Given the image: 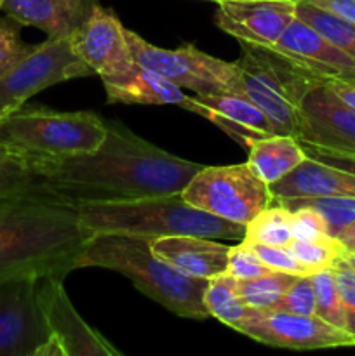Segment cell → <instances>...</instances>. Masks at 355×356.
I'll return each mask as SVG.
<instances>
[{"label": "cell", "mask_w": 355, "mask_h": 356, "mask_svg": "<svg viewBox=\"0 0 355 356\" xmlns=\"http://www.w3.org/2000/svg\"><path fill=\"white\" fill-rule=\"evenodd\" d=\"M202 167L164 152L122 122L110 120L97 149L38 174L35 195L72 207L167 197L181 193Z\"/></svg>", "instance_id": "6da1fadb"}, {"label": "cell", "mask_w": 355, "mask_h": 356, "mask_svg": "<svg viewBox=\"0 0 355 356\" xmlns=\"http://www.w3.org/2000/svg\"><path fill=\"white\" fill-rule=\"evenodd\" d=\"M93 233L79 211L38 195L0 200V278L56 275L77 270V259Z\"/></svg>", "instance_id": "7a4b0ae2"}, {"label": "cell", "mask_w": 355, "mask_h": 356, "mask_svg": "<svg viewBox=\"0 0 355 356\" xmlns=\"http://www.w3.org/2000/svg\"><path fill=\"white\" fill-rule=\"evenodd\" d=\"M153 236L94 233L77 259L79 268H104L124 275L139 292L181 318L205 320L207 280L183 275L152 252Z\"/></svg>", "instance_id": "3957f363"}, {"label": "cell", "mask_w": 355, "mask_h": 356, "mask_svg": "<svg viewBox=\"0 0 355 356\" xmlns=\"http://www.w3.org/2000/svg\"><path fill=\"white\" fill-rule=\"evenodd\" d=\"M104 136L106 120L94 111L21 106L0 115V155L37 176L66 159L94 152Z\"/></svg>", "instance_id": "277c9868"}, {"label": "cell", "mask_w": 355, "mask_h": 356, "mask_svg": "<svg viewBox=\"0 0 355 356\" xmlns=\"http://www.w3.org/2000/svg\"><path fill=\"white\" fill-rule=\"evenodd\" d=\"M87 232L171 236L194 235L214 240H242L246 226L216 218L194 207L181 193L115 204H86L77 207Z\"/></svg>", "instance_id": "5b68a950"}, {"label": "cell", "mask_w": 355, "mask_h": 356, "mask_svg": "<svg viewBox=\"0 0 355 356\" xmlns=\"http://www.w3.org/2000/svg\"><path fill=\"white\" fill-rule=\"evenodd\" d=\"M237 66L242 94L268 117L275 134L298 139L301 132L299 101L317 83H326L271 45L239 42Z\"/></svg>", "instance_id": "8992f818"}, {"label": "cell", "mask_w": 355, "mask_h": 356, "mask_svg": "<svg viewBox=\"0 0 355 356\" xmlns=\"http://www.w3.org/2000/svg\"><path fill=\"white\" fill-rule=\"evenodd\" d=\"M194 207L216 218L246 226L270 207V184L256 176L247 162L233 165L202 167L181 191Z\"/></svg>", "instance_id": "52a82bcc"}, {"label": "cell", "mask_w": 355, "mask_h": 356, "mask_svg": "<svg viewBox=\"0 0 355 356\" xmlns=\"http://www.w3.org/2000/svg\"><path fill=\"white\" fill-rule=\"evenodd\" d=\"M129 47L141 68L155 72L181 89L200 94H242V82L237 63L223 61L205 54L194 44L178 49H164L146 42L141 35L125 30Z\"/></svg>", "instance_id": "ba28073f"}, {"label": "cell", "mask_w": 355, "mask_h": 356, "mask_svg": "<svg viewBox=\"0 0 355 356\" xmlns=\"http://www.w3.org/2000/svg\"><path fill=\"white\" fill-rule=\"evenodd\" d=\"M89 75H94L93 70L77 54L72 37H47L0 75V115L19 110L47 87Z\"/></svg>", "instance_id": "9c48e42d"}, {"label": "cell", "mask_w": 355, "mask_h": 356, "mask_svg": "<svg viewBox=\"0 0 355 356\" xmlns=\"http://www.w3.org/2000/svg\"><path fill=\"white\" fill-rule=\"evenodd\" d=\"M38 278H0V356H45L51 334L38 302Z\"/></svg>", "instance_id": "30bf717a"}, {"label": "cell", "mask_w": 355, "mask_h": 356, "mask_svg": "<svg viewBox=\"0 0 355 356\" xmlns=\"http://www.w3.org/2000/svg\"><path fill=\"white\" fill-rule=\"evenodd\" d=\"M233 330L261 344L285 350H324L355 346L347 330L324 322L317 315H294L281 309L247 308Z\"/></svg>", "instance_id": "8fae6325"}, {"label": "cell", "mask_w": 355, "mask_h": 356, "mask_svg": "<svg viewBox=\"0 0 355 356\" xmlns=\"http://www.w3.org/2000/svg\"><path fill=\"white\" fill-rule=\"evenodd\" d=\"M65 278L44 275L38 278V302L51 334L45 356H120L106 337L94 330L70 301Z\"/></svg>", "instance_id": "7c38bea8"}, {"label": "cell", "mask_w": 355, "mask_h": 356, "mask_svg": "<svg viewBox=\"0 0 355 356\" xmlns=\"http://www.w3.org/2000/svg\"><path fill=\"white\" fill-rule=\"evenodd\" d=\"M125 30L113 10L96 6L89 19L72 37L77 54L103 83L125 82L139 68Z\"/></svg>", "instance_id": "4fadbf2b"}, {"label": "cell", "mask_w": 355, "mask_h": 356, "mask_svg": "<svg viewBox=\"0 0 355 356\" xmlns=\"http://www.w3.org/2000/svg\"><path fill=\"white\" fill-rule=\"evenodd\" d=\"M301 132L298 141L355 153V110L327 83L313 86L299 101Z\"/></svg>", "instance_id": "5bb4252c"}, {"label": "cell", "mask_w": 355, "mask_h": 356, "mask_svg": "<svg viewBox=\"0 0 355 356\" xmlns=\"http://www.w3.org/2000/svg\"><path fill=\"white\" fill-rule=\"evenodd\" d=\"M296 17L294 0H235L219 2L214 19L218 28L237 42L275 45Z\"/></svg>", "instance_id": "9a60e30c"}, {"label": "cell", "mask_w": 355, "mask_h": 356, "mask_svg": "<svg viewBox=\"0 0 355 356\" xmlns=\"http://www.w3.org/2000/svg\"><path fill=\"white\" fill-rule=\"evenodd\" d=\"M271 47L312 72L326 83L336 80L355 83V59L345 54L324 35L298 17L292 19L287 30Z\"/></svg>", "instance_id": "2e32d148"}, {"label": "cell", "mask_w": 355, "mask_h": 356, "mask_svg": "<svg viewBox=\"0 0 355 356\" xmlns=\"http://www.w3.org/2000/svg\"><path fill=\"white\" fill-rule=\"evenodd\" d=\"M103 86L106 101L110 104H146V106L174 104L195 115H200L214 125L219 124L218 115L211 108L202 104L197 97H188L187 94L181 92V87H178L176 83L141 66L125 82L103 83Z\"/></svg>", "instance_id": "e0dca14e"}, {"label": "cell", "mask_w": 355, "mask_h": 356, "mask_svg": "<svg viewBox=\"0 0 355 356\" xmlns=\"http://www.w3.org/2000/svg\"><path fill=\"white\" fill-rule=\"evenodd\" d=\"M100 0H7L3 13L49 38L73 37L89 19Z\"/></svg>", "instance_id": "ac0fdd59"}, {"label": "cell", "mask_w": 355, "mask_h": 356, "mask_svg": "<svg viewBox=\"0 0 355 356\" xmlns=\"http://www.w3.org/2000/svg\"><path fill=\"white\" fill-rule=\"evenodd\" d=\"M152 252L183 275L209 280L226 271L230 245L204 236L171 235L153 238Z\"/></svg>", "instance_id": "d6986e66"}, {"label": "cell", "mask_w": 355, "mask_h": 356, "mask_svg": "<svg viewBox=\"0 0 355 356\" xmlns=\"http://www.w3.org/2000/svg\"><path fill=\"white\" fill-rule=\"evenodd\" d=\"M274 198L352 197L355 198V174L326 165L306 156L294 170L270 184Z\"/></svg>", "instance_id": "ffe728a7"}, {"label": "cell", "mask_w": 355, "mask_h": 356, "mask_svg": "<svg viewBox=\"0 0 355 356\" xmlns=\"http://www.w3.org/2000/svg\"><path fill=\"white\" fill-rule=\"evenodd\" d=\"M219 117L218 127L246 148L247 139L275 134L267 115L244 94L219 92L195 96Z\"/></svg>", "instance_id": "44dd1931"}, {"label": "cell", "mask_w": 355, "mask_h": 356, "mask_svg": "<svg viewBox=\"0 0 355 356\" xmlns=\"http://www.w3.org/2000/svg\"><path fill=\"white\" fill-rule=\"evenodd\" d=\"M246 149L249 152L247 163L267 184L281 181L306 159L298 139L287 134L251 138L247 139Z\"/></svg>", "instance_id": "7402d4cb"}, {"label": "cell", "mask_w": 355, "mask_h": 356, "mask_svg": "<svg viewBox=\"0 0 355 356\" xmlns=\"http://www.w3.org/2000/svg\"><path fill=\"white\" fill-rule=\"evenodd\" d=\"M239 280L230 273H219L209 278L204 292V305L209 316L235 329L240 320L246 316L247 306L239 296Z\"/></svg>", "instance_id": "603a6c76"}, {"label": "cell", "mask_w": 355, "mask_h": 356, "mask_svg": "<svg viewBox=\"0 0 355 356\" xmlns=\"http://www.w3.org/2000/svg\"><path fill=\"white\" fill-rule=\"evenodd\" d=\"M274 205L296 211L299 207H312L319 212L327 225V232L338 238L345 229L355 222V198L352 197H299V198H274Z\"/></svg>", "instance_id": "cb8c5ba5"}, {"label": "cell", "mask_w": 355, "mask_h": 356, "mask_svg": "<svg viewBox=\"0 0 355 356\" xmlns=\"http://www.w3.org/2000/svg\"><path fill=\"white\" fill-rule=\"evenodd\" d=\"M296 17L305 21L306 24L319 31L327 38L331 44L355 59V24L306 2L298 0L296 2Z\"/></svg>", "instance_id": "d4e9b609"}, {"label": "cell", "mask_w": 355, "mask_h": 356, "mask_svg": "<svg viewBox=\"0 0 355 356\" xmlns=\"http://www.w3.org/2000/svg\"><path fill=\"white\" fill-rule=\"evenodd\" d=\"M242 240L258 245L289 247L294 240L291 232V211L271 204L247 222Z\"/></svg>", "instance_id": "484cf974"}, {"label": "cell", "mask_w": 355, "mask_h": 356, "mask_svg": "<svg viewBox=\"0 0 355 356\" xmlns=\"http://www.w3.org/2000/svg\"><path fill=\"white\" fill-rule=\"evenodd\" d=\"M299 275L270 271L253 280H239V296L247 308L270 309L281 301L284 292L292 285Z\"/></svg>", "instance_id": "4316f807"}, {"label": "cell", "mask_w": 355, "mask_h": 356, "mask_svg": "<svg viewBox=\"0 0 355 356\" xmlns=\"http://www.w3.org/2000/svg\"><path fill=\"white\" fill-rule=\"evenodd\" d=\"M313 294H315V315L324 322L345 330V312L338 291L336 278L331 268L310 275Z\"/></svg>", "instance_id": "83f0119b"}, {"label": "cell", "mask_w": 355, "mask_h": 356, "mask_svg": "<svg viewBox=\"0 0 355 356\" xmlns=\"http://www.w3.org/2000/svg\"><path fill=\"white\" fill-rule=\"evenodd\" d=\"M289 250L312 275L327 270L333 266L334 261L345 256L341 243L333 236L322 240H292Z\"/></svg>", "instance_id": "f1b7e54d"}, {"label": "cell", "mask_w": 355, "mask_h": 356, "mask_svg": "<svg viewBox=\"0 0 355 356\" xmlns=\"http://www.w3.org/2000/svg\"><path fill=\"white\" fill-rule=\"evenodd\" d=\"M37 184V174L0 155V200L21 195H35Z\"/></svg>", "instance_id": "f546056e"}, {"label": "cell", "mask_w": 355, "mask_h": 356, "mask_svg": "<svg viewBox=\"0 0 355 356\" xmlns=\"http://www.w3.org/2000/svg\"><path fill=\"white\" fill-rule=\"evenodd\" d=\"M271 270L268 264H265L253 249V245L247 242H240L239 245H230L228 252V266L226 273L235 277L237 280H253V278L261 277L265 273H270Z\"/></svg>", "instance_id": "4dcf8cb0"}, {"label": "cell", "mask_w": 355, "mask_h": 356, "mask_svg": "<svg viewBox=\"0 0 355 356\" xmlns=\"http://www.w3.org/2000/svg\"><path fill=\"white\" fill-rule=\"evenodd\" d=\"M21 28L23 24L17 23L14 17H0V75L7 72L13 65H16L31 45L21 40Z\"/></svg>", "instance_id": "1f68e13d"}, {"label": "cell", "mask_w": 355, "mask_h": 356, "mask_svg": "<svg viewBox=\"0 0 355 356\" xmlns=\"http://www.w3.org/2000/svg\"><path fill=\"white\" fill-rule=\"evenodd\" d=\"M271 309H281L294 315H315V294H313L310 275H299Z\"/></svg>", "instance_id": "d6a6232c"}, {"label": "cell", "mask_w": 355, "mask_h": 356, "mask_svg": "<svg viewBox=\"0 0 355 356\" xmlns=\"http://www.w3.org/2000/svg\"><path fill=\"white\" fill-rule=\"evenodd\" d=\"M331 270L336 278L338 291H340L341 302H343L345 330L355 337V270L345 257L334 261Z\"/></svg>", "instance_id": "836d02e7"}, {"label": "cell", "mask_w": 355, "mask_h": 356, "mask_svg": "<svg viewBox=\"0 0 355 356\" xmlns=\"http://www.w3.org/2000/svg\"><path fill=\"white\" fill-rule=\"evenodd\" d=\"M291 232L294 240H322L331 236L324 218L312 207L291 211Z\"/></svg>", "instance_id": "e575fe53"}, {"label": "cell", "mask_w": 355, "mask_h": 356, "mask_svg": "<svg viewBox=\"0 0 355 356\" xmlns=\"http://www.w3.org/2000/svg\"><path fill=\"white\" fill-rule=\"evenodd\" d=\"M260 259L265 264L275 271H284V273L291 275H312L298 259L294 254L289 250V247H268V245H258V243H251Z\"/></svg>", "instance_id": "d590c367"}, {"label": "cell", "mask_w": 355, "mask_h": 356, "mask_svg": "<svg viewBox=\"0 0 355 356\" xmlns=\"http://www.w3.org/2000/svg\"><path fill=\"white\" fill-rule=\"evenodd\" d=\"M299 145L305 149L306 156L317 162H322L326 165L336 167V169L347 170L355 174V153L354 152H338V149L322 148V146L310 145V143L299 141Z\"/></svg>", "instance_id": "8d00e7d4"}, {"label": "cell", "mask_w": 355, "mask_h": 356, "mask_svg": "<svg viewBox=\"0 0 355 356\" xmlns=\"http://www.w3.org/2000/svg\"><path fill=\"white\" fill-rule=\"evenodd\" d=\"M306 2L355 24V0H306Z\"/></svg>", "instance_id": "74e56055"}, {"label": "cell", "mask_w": 355, "mask_h": 356, "mask_svg": "<svg viewBox=\"0 0 355 356\" xmlns=\"http://www.w3.org/2000/svg\"><path fill=\"white\" fill-rule=\"evenodd\" d=\"M329 89L340 97L343 103H347L348 106L355 110V83L352 82H327Z\"/></svg>", "instance_id": "f35d334b"}, {"label": "cell", "mask_w": 355, "mask_h": 356, "mask_svg": "<svg viewBox=\"0 0 355 356\" xmlns=\"http://www.w3.org/2000/svg\"><path fill=\"white\" fill-rule=\"evenodd\" d=\"M336 240L341 243L345 254L354 252V250H355V222H354V225L348 226V228L345 229V232L341 233V235L338 236Z\"/></svg>", "instance_id": "ab89813d"}, {"label": "cell", "mask_w": 355, "mask_h": 356, "mask_svg": "<svg viewBox=\"0 0 355 356\" xmlns=\"http://www.w3.org/2000/svg\"><path fill=\"white\" fill-rule=\"evenodd\" d=\"M343 257L348 261V264H350V266L355 270V250L354 252H347Z\"/></svg>", "instance_id": "60d3db41"}, {"label": "cell", "mask_w": 355, "mask_h": 356, "mask_svg": "<svg viewBox=\"0 0 355 356\" xmlns=\"http://www.w3.org/2000/svg\"><path fill=\"white\" fill-rule=\"evenodd\" d=\"M205 2H216V3H219V2H235V0H205ZM294 2H298V0H294Z\"/></svg>", "instance_id": "b9f144b4"}, {"label": "cell", "mask_w": 355, "mask_h": 356, "mask_svg": "<svg viewBox=\"0 0 355 356\" xmlns=\"http://www.w3.org/2000/svg\"><path fill=\"white\" fill-rule=\"evenodd\" d=\"M7 0H0V9H3V6H6Z\"/></svg>", "instance_id": "7bdbcfd3"}]
</instances>
